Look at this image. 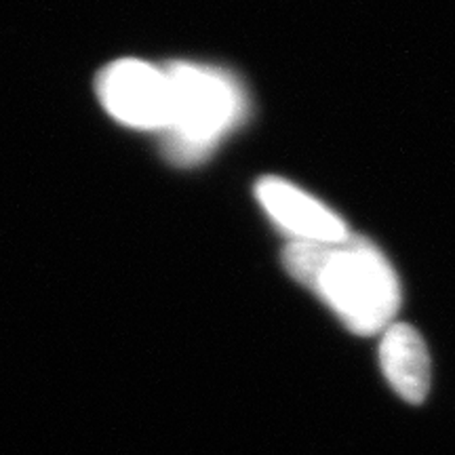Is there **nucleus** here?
I'll use <instances>...</instances> for the list:
<instances>
[{
  "label": "nucleus",
  "instance_id": "3",
  "mask_svg": "<svg viewBox=\"0 0 455 455\" xmlns=\"http://www.w3.org/2000/svg\"><path fill=\"white\" fill-rule=\"evenodd\" d=\"M100 101L108 114L131 129L163 133L171 116V87L164 68L141 60H118L98 78Z\"/></svg>",
  "mask_w": 455,
  "mask_h": 455
},
{
  "label": "nucleus",
  "instance_id": "1",
  "mask_svg": "<svg viewBox=\"0 0 455 455\" xmlns=\"http://www.w3.org/2000/svg\"><path fill=\"white\" fill-rule=\"evenodd\" d=\"M283 264L295 281L325 301L352 333H384L401 308L396 272L367 238L289 243Z\"/></svg>",
  "mask_w": 455,
  "mask_h": 455
},
{
  "label": "nucleus",
  "instance_id": "2",
  "mask_svg": "<svg viewBox=\"0 0 455 455\" xmlns=\"http://www.w3.org/2000/svg\"><path fill=\"white\" fill-rule=\"evenodd\" d=\"M171 87V116L163 150L171 163L196 164L247 116L241 83L221 68L173 61L164 66Z\"/></svg>",
  "mask_w": 455,
  "mask_h": 455
},
{
  "label": "nucleus",
  "instance_id": "5",
  "mask_svg": "<svg viewBox=\"0 0 455 455\" xmlns=\"http://www.w3.org/2000/svg\"><path fill=\"white\" fill-rule=\"evenodd\" d=\"M379 365L392 388L407 403H422L430 390V355L422 335L407 323H392L379 341Z\"/></svg>",
  "mask_w": 455,
  "mask_h": 455
},
{
  "label": "nucleus",
  "instance_id": "4",
  "mask_svg": "<svg viewBox=\"0 0 455 455\" xmlns=\"http://www.w3.org/2000/svg\"><path fill=\"white\" fill-rule=\"evenodd\" d=\"M255 195L270 220L291 236V243H339L350 236L338 213L291 181L270 175L258 181Z\"/></svg>",
  "mask_w": 455,
  "mask_h": 455
}]
</instances>
